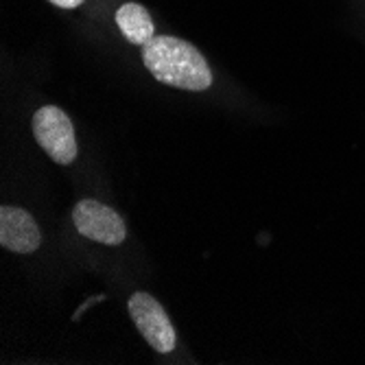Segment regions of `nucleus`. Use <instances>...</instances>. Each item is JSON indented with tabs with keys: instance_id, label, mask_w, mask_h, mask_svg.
I'll return each instance as SVG.
<instances>
[{
	"instance_id": "nucleus-1",
	"label": "nucleus",
	"mask_w": 365,
	"mask_h": 365,
	"mask_svg": "<svg viewBox=\"0 0 365 365\" xmlns=\"http://www.w3.org/2000/svg\"><path fill=\"white\" fill-rule=\"evenodd\" d=\"M143 61L155 81L202 92L212 86L210 66L190 42L173 36H153L143 46Z\"/></svg>"
},
{
	"instance_id": "nucleus-2",
	"label": "nucleus",
	"mask_w": 365,
	"mask_h": 365,
	"mask_svg": "<svg viewBox=\"0 0 365 365\" xmlns=\"http://www.w3.org/2000/svg\"><path fill=\"white\" fill-rule=\"evenodd\" d=\"M33 136H36L38 145L48 153V158L57 164H73L77 158V138H75V127L63 110L55 106H44L31 120Z\"/></svg>"
},
{
	"instance_id": "nucleus-3",
	"label": "nucleus",
	"mask_w": 365,
	"mask_h": 365,
	"mask_svg": "<svg viewBox=\"0 0 365 365\" xmlns=\"http://www.w3.org/2000/svg\"><path fill=\"white\" fill-rule=\"evenodd\" d=\"M129 317L140 330V335L145 341L160 354H167L175 348V330L173 324L167 315V311L162 309V304L149 293H134L129 297L127 304Z\"/></svg>"
},
{
	"instance_id": "nucleus-4",
	"label": "nucleus",
	"mask_w": 365,
	"mask_h": 365,
	"mask_svg": "<svg viewBox=\"0 0 365 365\" xmlns=\"http://www.w3.org/2000/svg\"><path fill=\"white\" fill-rule=\"evenodd\" d=\"M73 223L83 239L103 245H120L127 237L120 215L96 199H81L73 210Z\"/></svg>"
},
{
	"instance_id": "nucleus-5",
	"label": "nucleus",
	"mask_w": 365,
	"mask_h": 365,
	"mask_svg": "<svg viewBox=\"0 0 365 365\" xmlns=\"http://www.w3.org/2000/svg\"><path fill=\"white\" fill-rule=\"evenodd\" d=\"M42 243V232L24 208H0V245L14 254H33Z\"/></svg>"
},
{
	"instance_id": "nucleus-6",
	"label": "nucleus",
	"mask_w": 365,
	"mask_h": 365,
	"mask_svg": "<svg viewBox=\"0 0 365 365\" xmlns=\"http://www.w3.org/2000/svg\"><path fill=\"white\" fill-rule=\"evenodd\" d=\"M116 24L123 36L136 46H145L155 36V26L149 11L138 3H125L123 7H118Z\"/></svg>"
},
{
	"instance_id": "nucleus-7",
	"label": "nucleus",
	"mask_w": 365,
	"mask_h": 365,
	"mask_svg": "<svg viewBox=\"0 0 365 365\" xmlns=\"http://www.w3.org/2000/svg\"><path fill=\"white\" fill-rule=\"evenodd\" d=\"M48 3H53V5H57L61 9H75V7H79L83 3V0H48Z\"/></svg>"
}]
</instances>
